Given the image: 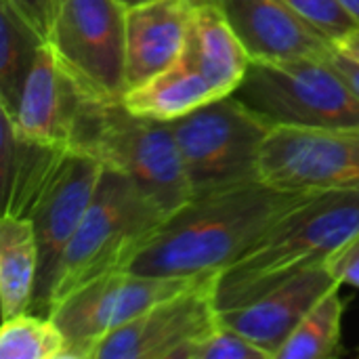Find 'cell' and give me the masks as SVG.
Here are the masks:
<instances>
[{
	"instance_id": "ffe728a7",
	"label": "cell",
	"mask_w": 359,
	"mask_h": 359,
	"mask_svg": "<svg viewBox=\"0 0 359 359\" xmlns=\"http://www.w3.org/2000/svg\"><path fill=\"white\" fill-rule=\"evenodd\" d=\"M343 316L345 301L339 284L328 290L303 318V322L276 353V359H326L341 355Z\"/></svg>"
},
{
	"instance_id": "d6986e66",
	"label": "cell",
	"mask_w": 359,
	"mask_h": 359,
	"mask_svg": "<svg viewBox=\"0 0 359 359\" xmlns=\"http://www.w3.org/2000/svg\"><path fill=\"white\" fill-rule=\"evenodd\" d=\"M44 40L6 2L0 0V107L17 109L25 78Z\"/></svg>"
},
{
	"instance_id": "83f0119b",
	"label": "cell",
	"mask_w": 359,
	"mask_h": 359,
	"mask_svg": "<svg viewBox=\"0 0 359 359\" xmlns=\"http://www.w3.org/2000/svg\"><path fill=\"white\" fill-rule=\"evenodd\" d=\"M341 6L359 23V0H339Z\"/></svg>"
},
{
	"instance_id": "ac0fdd59",
	"label": "cell",
	"mask_w": 359,
	"mask_h": 359,
	"mask_svg": "<svg viewBox=\"0 0 359 359\" xmlns=\"http://www.w3.org/2000/svg\"><path fill=\"white\" fill-rule=\"evenodd\" d=\"M40 273V248L29 219H0V309L2 320L32 311Z\"/></svg>"
},
{
	"instance_id": "8fae6325",
	"label": "cell",
	"mask_w": 359,
	"mask_h": 359,
	"mask_svg": "<svg viewBox=\"0 0 359 359\" xmlns=\"http://www.w3.org/2000/svg\"><path fill=\"white\" fill-rule=\"evenodd\" d=\"M101 175L103 164L99 160L67 147L25 215L36 229L40 248V273L32 303L34 313L48 316L61 259L95 198Z\"/></svg>"
},
{
	"instance_id": "cb8c5ba5",
	"label": "cell",
	"mask_w": 359,
	"mask_h": 359,
	"mask_svg": "<svg viewBox=\"0 0 359 359\" xmlns=\"http://www.w3.org/2000/svg\"><path fill=\"white\" fill-rule=\"evenodd\" d=\"M328 267L343 286L359 288V236L328 259Z\"/></svg>"
},
{
	"instance_id": "44dd1931",
	"label": "cell",
	"mask_w": 359,
	"mask_h": 359,
	"mask_svg": "<svg viewBox=\"0 0 359 359\" xmlns=\"http://www.w3.org/2000/svg\"><path fill=\"white\" fill-rule=\"evenodd\" d=\"M0 359H67V341L50 316L25 311L2 320Z\"/></svg>"
},
{
	"instance_id": "ba28073f",
	"label": "cell",
	"mask_w": 359,
	"mask_h": 359,
	"mask_svg": "<svg viewBox=\"0 0 359 359\" xmlns=\"http://www.w3.org/2000/svg\"><path fill=\"white\" fill-rule=\"evenodd\" d=\"M200 278L151 276L133 269L105 273L67 299L48 316L67 341V359H88L93 347L149 307L187 290Z\"/></svg>"
},
{
	"instance_id": "6da1fadb",
	"label": "cell",
	"mask_w": 359,
	"mask_h": 359,
	"mask_svg": "<svg viewBox=\"0 0 359 359\" xmlns=\"http://www.w3.org/2000/svg\"><path fill=\"white\" fill-rule=\"evenodd\" d=\"M309 196L259 177L194 194L166 217L128 269L177 278L221 273Z\"/></svg>"
},
{
	"instance_id": "484cf974",
	"label": "cell",
	"mask_w": 359,
	"mask_h": 359,
	"mask_svg": "<svg viewBox=\"0 0 359 359\" xmlns=\"http://www.w3.org/2000/svg\"><path fill=\"white\" fill-rule=\"evenodd\" d=\"M326 61L332 65V69L349 84V88L359 97V61L355 57L343 53L341 48H332L328 55H326Z\"/></svg>"
},
{
	"instance_id": "7402d4cb",
	"label": "cell",
	"mask_w": 359,
	"mask_h": 359,
	"mask_svg": "<svg viewBox=\"0 0 359 359\" xmlns=\"http://www.w3.org/2000/svg\"><path fill=\"white\" fill-rule=\"evenodd\" d=\"M181 359H271L267 351L248 341L238 330L223 324V320L204 337L194 341Z\"/></svg>"
},
{
	"instance_id": "d4e9b609",
	"label": "cell",
	"mask_w": 359,
	"mask_h": 359,
	"mask_svg": "<svg viewBox=\"0 0 359 359\" xmlns=\"http://www.w3.org/2000/svg\"><path fill=\"white\" fill-rule=\"evenodd\" d=\"M11 8H15L46 42L48 29H50V13H53V0H2Z\"/></svg>"
},
{
	"instance_id": "5b68a950",
	"label": "cell",
	"mask_w": 359,
	"mask_h": 359,
	"mask_svg": "<svg viewBox=\"0 0 359 359\" xmlns=\"http://www.w3.org/2000/svg\"><path fill=\"white\" fill-rule=\"evenodd\" d=\"M233 95L273 128L359 126V97L326 57L250 61Z\"/></svg>"
},
{
	"instance_id": "30bf717a",
	"label": "cell",
	"mask_w": 359,
	"mask_h": 359,
	"mask_svg": "<svg viewBox=\"0 0 359 359\" xmlns=\"http://www.w3.org/2000/svg\"><path fill=\"white\" fill-rule=\"evenodd\" d=\"M219 273L200 278L187 290L149 307L101 339L88 359H181V353L221 322Z\"/></svg>"
},
{
	"instance_id": "52a82bcc",
	"label": "cell",
	"mask_w": 359,
	"mask_h": 359,
	"mask_svg": "<svg viewBox=\"0 0 359 359\" xmlns=\"http://www.w3.org/2000/svg\"><path fill=\"white\" fill-rule=\"evenodd\" d=\"M126 8L122 0H53L46 42L88 99L122 101L126 93Z\"/></svg>"
},
{
	"instance_id": "2e32d148",
	"label": "cell",
	"mask_w": 359,
	"mask_h": 359,
	"mask_svg": "<svg viewBox=\"0 0 359 359\" xmlns=\"http://www.w3.org/2000/svg\"><path fill=\"white\" fill-rule=\"evenodd\" d=\"M185 53L196 61L219 97L233 95L250 67L246 46L215 0H196Z\"/></svg>"
},
{
	"instance_id": "7c38bea8",
	"label": "cell",
	"mask_w": 359,
	"mask_h": 359,
	"mask_svg": "<svg viewBox=\"0 0 359 359\" xmlns=\"http://www.w3.org/2000/svg\"><path fill=\"white\" fill-rule=\"evenodd\" d=\"M339 284L341 282L332 276L328 263H320L246 305L221 311V320L276 359V353L303 322V318L328 290Z\"/></svg>"
},
{
	"instance_id": "9c48e42d",
	"label": "cell",
	"mask_w": 359,
	"mask_h": 359,
	"mask_svg": "<svg viewBox=\"0 0 359 359\" xmlns=\"http://www.w3.org/2000/svg\"><path fill=\"white\" fill-rule=\"evenodd\" d=\"M259 179L288 191L359 189V126L271 128L261 149Z\"/></svg>"
},
{
	"instance_id": "f1b7e54d",
	"label": "cell",
	"mask_w": 359,
	"mask_h": 359,
	"mask_svg": "<svg viewBox=\"0 0 359 359\" xmlns=\"http://www.w3.org/2000/svg\"><path fill=\"white\" fill-rule=\"evenodd\" d=\"M126 6H130V4H137V2H143V0H122Z\"/></svg>"
},
{
	"instance_id": "603a6c76",
	"label": "cell",
	"mask_w": 359,
	"mask_h": 359,
	"mask_svg": "<svg viewBox=\"0 0 359 359\" xmlns=\"http://www.w3.org/2000/svg\"><path fill=\"white\" fill-rule=\"evenodd\" d=\"M284 2L332 44L341 42L359 25L341 6L339 0H284Z\"/></svg>"
},
{
	"instance_id": "7a4b0ae2",
	"label": "cell",
	"mask_w": 359,
	"mask_h": 359,
	"mask_svg": "<svg viewBox=\"0 0 359 359\" xmlns=\"http://www.w3.org/2000/svg\"><path fill=\"white\" fill-rule=\"evenodd\" d=\"M359 236V189L318 191L284 215L217 280L221 311L236 309L311 269Z\"/></svg>"
},
{
	"instance_id": "3957f363",
	"label": "cell",
	"mask_w": 359,
	"mask_h": 359,
	"mask_svg": "<svg viewBox=\"0 0 359 359\" xmlns=\"http://www.w3.org/2000/svg\"><path fill=\"white\" fill-rule=\"evenodd\" d=\"M67 147L93 156L103 168L130 177L166 215L194 196L170 122L133 114L122 101H97L82 95Z\"/></svg>"
},
{
	"instance_id": "4316f807",
	"label": "cell",
	"mask_w": 359,
	"mask_h": 359,
	"mask_svg": "<svg viewBox=\"0 0 359 359\" xmlns=\"http://www.w3.org/2000/svg\"><path fill=\"white\" fill-rule=\"evenodd\" d=\"M337 48H341L343 53H347V55H351V57H355L359 61V25L351 32V34H347L341 42H337L334 44Z\"/></svg>"
},
{
	"instance_id": "4fadbf2b",
	"label": "cell",
	"mask_w": 359,
	"mask_h": 359,
	"mask_svg": "<svg viewBox=\"0 0 359 359\" xmlns=\"http://www.w3.org/2000/svg\"><path fill=\"white\" fill-rule=\"evenodd\" d=\"M196 0H143L126 8V90L175 65L187 50Z\"/></svg>"
},
{
	"instance_id": "5bb4252c",
	"label": "cell",
	"mask_w": 359,
	"mask_h": 359,
	"mask_svg": "<svg viewBox=\"0 0 359 359\" xmlns=\"http://www.w3.org/2000/svg\"><path fill=\"white\" fill-rule=\"evenodd\" d=\"M246 46L250 61L326 57L334 44L284 0H215Z\"/></svg>"
},
{
	"instance_id": "e0dca14e",
	"label": "cell",
	"mask_w": 359,
	"mask_h": 359,
	"mask_svg": "<svg viewBox=\"0 0 359 359\" xmlns=\"http://www.w3.org/2000/svg\"><path fill=\"white\" fill-rule=\"evenodd\" d=\"M219 99L217 90L185 53L175 65L156 74L147 82L124 93L122 103L143 118L158 122H175L194 109Z\"/></svg>"
},
{
	"instance_id": "9a60e30c",
	"label": "cell",
	"mask_w": 359,
	"mask_h": 359,
	"mask_svg": "<svg viewBox=\"0 0 359 359\" xmlns=\"http://www.w3.org/2000/svg\"><path fill=\"white\" fill-rule=\"evenodd\" d=\"M80 97L50 44L42 42L13 111L15 130L32 143L67 147Z\"/></svg>"
},
{
	"instance_id": "8992f818",
	"label": "cell",
	"mask_w": 359,
	"mask_h": 359,
	"mask_svg": "<svg viewBox=\"0 0 359 359\" xmlns=\"http://www.w3.org/2000/svg\"><path fill=\"white\" fill-rule=\"evenodd\" d=\"M170 126L191 194L259 177L261 149L273 128L236 95L219 97Z\"/></svg>"
},
{
	"instance_id": "277c9868",
	"label": "cell",
	"mask_w": 359,
	"mask_h": 359,
	"mask_svg": "<svg viewBox=\"0 0 359 359\" xmlns=\"http://www.w3.org/2000/svg\"><path fill=\"white\" fill-rule=\"evenodd\" d=\"M166 217L130 177L103 168L95 198L61 259L48 313L84 284L128 269Z\"/></svg>"
}]
</instances>
